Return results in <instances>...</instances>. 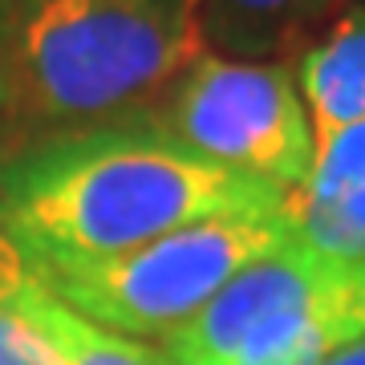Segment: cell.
<instances>
[{
  "instance_id": "6da1fadb",
  "label": "cell",
  "mask_w": 365,
  "mask_h": 365,
  "mask_svg": "<svg viewBox=\"0 0 365 365\" xmlns=\"http://www.w3.org/2000/svg\"><path fill=\"white\" fill-rule=\"evenodd\" d=\"M284 207L280 191L187 150L150 110L0 155V223L33 276L122 256L203 220Z\"/></svg>"
},
{
  "instance_id": "7a4b0ae2",
  "label": "cell",
  "mask_w": 365,
  "mask_h": 365,
  "mask_svg": "<svg viewBox=\"0 0 365 365\" xmlns=\"http://www.w3.org/2000/svg\"><path fill=\"white\" fill-rule=\"evenodd\" d=\"M199 53L195 0H0V155L143 114Z\"/></svg>"
},
{
  "instance_id": "3957f363",
  "label": "cell",
  "mask_w": 365,
  "mask_h": 365,
  "mask_svg": "<svg viewBox=\"0 0 365 365\" xmlns=\"http://www.w3.org/2000/svg\"><path fill=\"white\" fill-rule=\"evenodd\" d=\"M365 337V260L288 240L163 341L175 365H321Z\"/></svg>"
},
{
  "instance_id": "277c9868",
  "label": "cell",
  "mask_w": 365,
  "mask_h": 365,
  "mask_svg": "<svg viewBox=\"0 0 365 365\" xmlns=\"http://www.w3.org/2000/svg\"><path fill=\"white\" fill-rule=\"evenodd\" d=\"M292 215H220L158 235L122 256L49 268L37 284L66 309L118 337L163 345L232 284L252 260L292 240Z\"/></svg>"
},
{
  "instance_id": "5b68a950",
  "label": "cell",
  "mask_w": 365,
  "mask_h": 365,
  "mask_svg": "<svg viewBox=\"0 0 365 365\" xmlns=\"http://www.w3.org/2000/svg\"><path fill=\"white\" fill-rule=\"evenodd\" d=\"M150 114L187 150L284 199L300 195L313 175V126L284 61H232L203 49Z\"/></svg>"
},
{
  "instance_id": "8992f818",
  "label": "cell",
  "mask_w": 365,
  "mask_h": 365,
  "mask_svg": "<svg viewBox=\"0 0 365 365\" xmlns=\"http://www.w3.org/2000/svg\"><path fill=\"white\" fill-rule=\"evenodd\" d=\"M341 9L345 0H195L203 49L232 61H280L300 53Z\"/></svg>"
},
{
  "instance_id": "52a82bcc",
  "label": "cell",
  "mask_w": 365,
  "mask_h": 365,
  "mask_svg": "<svg viewBox=\"0 0 365 365\" xmlns=\"http://www.w3.org/2000/svg\"><path fill=\"white\" fill-rule=\"evenodd\" d=\"M297 90L309 110L313 143L365 118V4H349L325 37L297 53Z\"/></svg>"
},
{
  "instance_id": "ba28073f",
  "label": "cell",
  "mask_w": 365,
  "mask_h": 365,
  "mask_svg": "<svg viewBox=\"0 0 365 365\" xmlns=\"http://www.w3.org/2000/svg\"><path fill=\"white\" fill-rule=\"evenodd\" d=\"M9 309L29 325V333L41 341L53 365H175L163 353V345L118 337L110 329L93 325L73 309H66L57 297H49L37 280Z\"/></svg>"
},
{
  "instance_id": "9c48e42d",
  "label": "cell",
  "mask_w": 365,
  "mask_h": 365,
  "mask_svg": "<svg viewBox=\"0 0 365 365\" xmlns=\"http://www.w3.org/2000/svg\"><path fill=\"white\" fill-rule=\"evenodd\" d=\"M292 232L333 260H365V182L341 191H300L288 199Z\"/></svg>"
},
{
  "instance_id": "30bf717a",
  "label": "cell",
  "mask_w": 365,
  "mask_h": 365,
  "mask_svg": "<svg viewBox=\"0 0 365 365\" xmlns=\"http://www.w3.org/2000/svg\"><path fill=\"white\" fill-rule=\"evenodd\" d=\"M357 182H365V118L317 146L313 175L300 191H341V187H357Z\"/></svg>"
},
{
  "instance_id": "8fae6325",
  "label": "cell",
  "mask_w": 365,
  "mask_h": 365,
  "mask_svg": "<svg viewBox=\"0 0 365 365\" xmlns=\"http://www.w3.org/2000/svg\"><path fill=\"white\" fill-rule=\"evenodd\" d=\"M0 365H53L41 341L9 304H0Z\"/></svg>"
},
{
  "instance_id": "7c38bea8",
  "label": "cell",
  "mask_w": 365,
  "mask_h": 365,
  "mask_svg": "<svg viewBox=\"0 0 365 365\" xmlns=\"http://www.w3.org/2000/svg\"><path fill=\"white\" fill-rule=\"evenodd\" d=\"M33 280H37V276L29 268L25 252L16 248V240L4 232V223H0V304H13Z\"/></svg>"
},
{
  "instance_id": "4fadbf2b",
  "label": "cell",
  "mask_w": 365,
  "mask_h": 365,
  "mask_svg": "<svg viewBox=\"0 0 365 365\" xmlns=\"http://www.w3.org/2000/svg\"><path fill=\"white\" fill-rule=\"evenodd\" d=\"M321 365H365V337L353 341V345H345V349H337L333 357H325Z\"/></svg>"
}]
</instances>
